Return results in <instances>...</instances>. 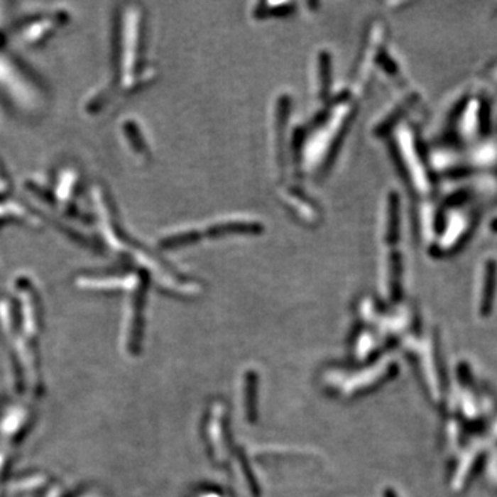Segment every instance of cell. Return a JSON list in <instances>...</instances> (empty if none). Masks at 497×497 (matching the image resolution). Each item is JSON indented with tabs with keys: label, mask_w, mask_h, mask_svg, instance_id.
<instances>
[{
	"label": "cell",
	"mask_w": 497,
	"mask_h": 497,
	"mask_svg": "<svg viewBox=\"0 0 497 497\" xmlns=\"http://www.w3.org/2000/svg\"><path fill=\"white\" fill-rule=\"evenodd\" d=\"M68 21V10L57 9V6H50L49 9L43 7L21 14L11 25V31L6 35V39L23 48L33 49L48 42Z\"/></svg>",
	"instance_id": "cell-2"
},
{
	"label": "cell",
	"mask_w": 497,
	"mask_h": 497,
	"mask_svg": "<svg viewBox=\"0 0 497 497\" xmlns=\"http://www.w3.org/2000/svg\"><path fill=\"white\" fill-rule=\"evenodd\" d=\"M384 497H397V495H395V492L393 491V489H386L384 491V495H383Z\"/></svg>",
	"instance_id": "cell-6"
},
{
	"label": "cell",
	"mask_w": 497,
	"mask_h": 497,
	"mask_svg": "<svg viewBox=\"0 0 497 497\" xmlns=\"http://www.w3.org/2000/svg\"><path fill=\"white\" fill-rule=\"evenodd\" d=\"M0 96L17 115L28 119L42 116L49 104L45 83L6 43L0 45Z\"/></svg>",
	"instance_id": "cell-1"
},
{
	"label": "cell",
	"mask_w": 497,
	"mask_h": 497,
	"mask_svg": "<svg viewBox=\"0 0 497 497\" xmlns=\"http://www.w3.org/2000/svg\"><path fill=\"white\" fill-rule=\"evenodd\" d=\"M225 409L223 403L214 405L207 422V441L216 463H224L229 457V425Z\"/></svg>",
	"instance_id": "cell-3"
},
{
	"label": "cell",
	"mask_w": 497,
	"mask_h": 497,
	"mask_svg": "<svg viewBox=\"0 0 497 497\" xmlns=\"http://www.w3.org/2000/svg\"><path fill=\"white\" fill-rule=\"evenodd\" d=\"M397 373L395 364H383L381 366H377L374 369H371L368 374L362 373V377H356L349 380L347 384L348 394H359L364 393L369 388H373L374 386L383 384L386 380L393 377Z\"/></svg>",
	"instance_id": "cell-4"
},
{
	"label": "cell",
	"mask_w": 497,
	"mask_h": 497,
	"mask_svg": "<svg viewBox=\"0 0 497 497\" xmlns=\"http://www.w3.org/2000/svg\"><path fill=\"white\" fill-rule=\"evenodd\" d=\"M257 387L258 377L257 373L250 371L245 377V416L248 422H256L257 420Z\"/></svg>",
	"instance_id": "cell-5"
}]
</instances>
